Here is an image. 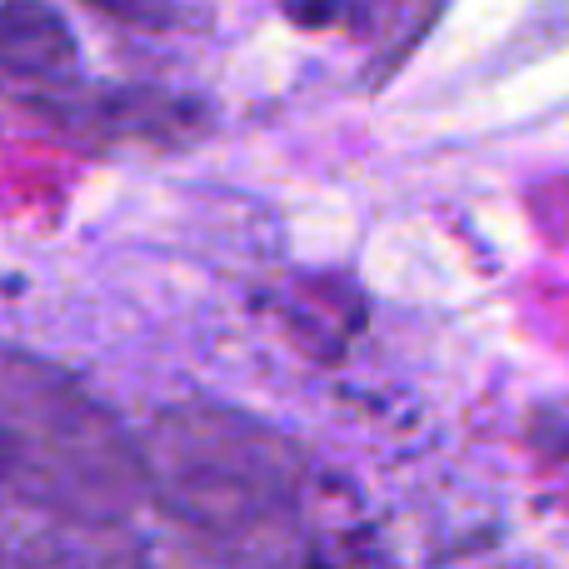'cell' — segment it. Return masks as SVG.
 <instances>
[{
	"label": "cell",
	"instance_id": "6da1fadb",
	"mask_svg": "<svg viewBox=\"0 0 569 569\" xmlns=\"http://www.w3.org/2000/svg\"><path fill=\"white\" fill-rule=\"evenodd\" d=\"M150 505L186 535L226 555H295L310 455L276 425L236 405H166L140 435Z\"/></svg>",
	"mask_w": 569,
	"mask_h": 569
},
{
	"label": "cell",
	"instance_id": "7a4b0ae2",
	"mask_svg": "<svg viewBox=\"0 0 569 569\" xmlns=\"http://www.w3.org/2000/svg\"><path fill=\"white\" fill-rule=\"evenodd\" d=\"M0 485L116 530L150 505L146 445L56 360L0 345Z\"/></svg>",
	"mask_w": 569,
	"mask_h": 569
},
{
	"label": "cell",
	"instance_id": "3957f363",
	"mask_svg": "<svg viewBox=\"0 0 569 569\" xmlns=\"http://www.w3.org/2000/svg\"><path fill=\"white\" fill-rule=\"evenodd\" d=\"M56 136L110 156H180L210 140L216 110L166 86H46L26 100Z\"/></svg>",
	"mask_w": 569,
	"mask_h": 569
},
{
	"label": "cell",
	"instance_id": "277c9868",
	"mask_svg": "<svg viewBox=\"0 0 569 569\" xmlns=\"http://www.w3.org/2000/svg\"><path fill=\"white\" fill-rule=\"evenodd\" d=\"M80 66L70 20L50 0H0V70L36 86H66Z\"/></svg>",
	"mask_w": 569,
	"mask_h": 569
},
{
	"label": "cell",
	"instance_id": "5b68a950",
	"mask_svg": "<svg viewBox=\"0 0 569 569\" xmlns=\"http://www.w3.org/2000/svg\"><path fill=\"white\" fill-rule=\"evenodd\" d=\"M445 0H355V30L370 46L365 86H385L410 60V50L435 30Z\"/></svg>",
	"mask_w": 569,
	"mask_h": 569
},
{
	"label": "cell",
	"instance_id": "8992f818",
	"mask_svg": "<svg viewBox=\"0 0 569 569\" xmlns=\"http://www.w3.org/2000/svg\"><path fill=\"white\" fill-rule=\"evenodd\" d=\"M80 6L126 30H186L196 20L186 0H80Z\"/></svg>",
	"mask_w": 569,
	"mask_h": 569
},
{
	"label": "cell",
	"instance_id": "52a82bcc",
	"mask_svg": "<svg viewBox=\"0 0 569 569\" xmlns=\"http://www.w3.org/2000/svg\"><path fill=\"white\" fill-rule=\"evenodd\" d=\"M284 16L305 30L355 26V0H284Z\"/></svg>",
	"mask_w": 569,
	"mask_h": 569
}]
</instances>
